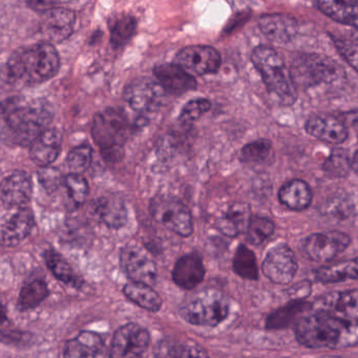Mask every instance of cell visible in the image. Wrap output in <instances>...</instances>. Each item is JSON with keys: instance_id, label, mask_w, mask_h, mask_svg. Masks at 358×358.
Returning a JSON list of instances; mask_svg holds the SVG:
<instances>
[{"instance_id": "6da1fadb", "label": "cell", "mask_w": 358, "mask_h": 358, "mask_svg": "<svg viewBox=\"0 0 358 358\" xmlns=\"http://www.w3.org/2000/svg\"><path fill=\"white\" fill-rule=\"evenodd\" d=\"M294 325L298 342L310 349H345L357 346V321L323 309H311Z\"/></svg>"}, {"instance_id": "7a4b0ae2", "label": "cell", "mask_w": 358, "mask_h": 358, "mask_svg": "<svg viewBox=\"0 0 358 358\" xmlns=\"http://www.w3.org/2000/svg\"><path fill=\"white\" fill-rule=\"evenodd\" d=\"M59 67L60 58L56 48L43 42L13 52L6 62V75L10 81L38 84L52 79Z\"/></svg>"}, {"instance_id": "3957f363", "label": "cell", "mask_w": 358, "mask_h": 358, "mask_svg": "<svg viewBox=\"0 0 358 358\" xmlns=\"http://www.w3.org/2000/svg\"><path fill=\"white\" fill-rule=\"evenodd\" d=\"M252 60L269 94L285 106L294 105L298 99V90L282 55L271 46L260 45L252 52Z\"/></svg>"}, {"instance_id": "277c9868", "label": "cell", "mask_w": 358, "mask_h": 358, "mask_svg": "<svg viewBox=\"0 0 358 358\" xmlns=\"http://www.w3.org/2000/svg\"><path fill=\"white\" fill-rule=\"evenodd\" d=\"M52 120V113L41 105L13 106L6 115L1 138L13 146L29 147L46 131Z\"/></svg>"}, {"instance_id": "5b68a950", "label": "cell", "mask_w": 358, "mask_h": 358, "mask_svg": "<svg viewBox=\"0 0 358 358\" xmlns=\"http://www.w3.org/2000/svg\"><path fill=\"white\" fill-rule=\"evenodd\" d=\"M130 131L128 117L119 109L101 111L92 120V138L107 162H117L121 159Z\"/></svg>"}, {"instance_id": "8992f818", "label": "cell", "mask_w": 358, "mask_h": 358, "mask_svg": "<svg viewBox=\"0 0 358 358\" xmlns=\"http://www.w3.org/2000/svg\"><path fill=\"white\" fill-rule=\"evenodd\" d=\"M230 313L228 299L216 289H206L181 304L179 313L187 323L202 327H216Z\"/></svg>"}, {"instance_id": "52a82bcc", "label": "cell", "mask_w": 358, "mask_h": 358, "mask_svg": "<svg viewBox=\"0 0 358 358\" xmlns=\"http://www.w3.org/2000/svg\"><path fill=\"white\" fill-rule=\"evenodd\" d=\"M289 73L296 90L333 83L344 75V71L336 61L319 54L296 57L290 66Z\"/></svg>"}, {"instance_id": "ba28073f", "label": "cell", "mask_w": 358, "mask_h": 358, "mask_svg": "<svg viewBox=\"0 0 358 358\" xmlns=\"http://www.w3.org/2000/svg\"><path fill=\"white\" fill-rule=\"evenodd\" d=\"M149 213L158 223L181 237H189L193 234L191 210L178 198L156 196L149 204Z\"/></svg>"}, {"instance_id": "9c48e42d", "label": "cell", "mask_w": 358, "mask_h": 358, "mask_svg": "<svg viewBox=\"0 0 358 358\" xmlns=\"http://www.w3.org/2000/svg\"><path fill=\"white\" fill-rule=\"evenodd\" d=\"M350 236L340 231L315 233L304 238L300 250L303 256L315 262H329L350 245Z\"/></svg>"}, {"instance_id": "30bf717a", "label": "cell", "mask_w": 358, "mask_h": 358, "mask_svg": "<svg viewBox=\"0 0 358 358\" xmlns=\"http://www.w3.org/2000/svg\"><path fill=\"white\" fill-rule=\"evenodd\" d=\"M164 96L165 90L151 78H137L124 90V100L132 110L141 115L159 110L163 105Z\"/></svg>"}, {"instance_id": "8fae6325", "label": "cell", "mask_w": 358, "mask_h": 358, "mask_svg": "<svg viewBox=\"0 0 358 358\" xmlns=\"http://www.w3.org/2000/svg\"><path fill=\"white\" fill-rule=\"evenodd\" d=\"M151 343V334L142 326L130 323L113 334L109 358H143Z\"/></svg>"}, {"instance_id": "7c38bea8", "label": "cell", "mask_w": 358, "mask_h": 358, "mask_svg": "<svg viewBox=\"0 0 358 358\" xmlns=\"http://www.w3.org/2000/svg\"><path fill=\"white\" fill-rule=\"evenodd\" d=\"M120 264L122 271L132 282L149 286L155 285L157 282V265L142 246L136 244L126 245L120 255Z\"/></svg>"}, {"instance_id": "4fadbf2b", "label": "cell", "mask_w": 358, "mask_h": 358, "mask_svg": "<svg viewBox=\"0 0 358 358\" xmlns=\"http://www.w3.org/2000/svg\"><path fill=\"white\" fill-rule=\"evenodd\" d=\"M296 254L287 244L271 248L262 264L263 273L273 283L286 285L291 283L298 273Z\"/></svg>"}, {"instance_id": "5bb4252c", "label": "cell", "mask_w": 358, "mask_h": 358, "mask_svg": "<svg viewBox=\"0 0 358 358\" xmlns=\"http://www.w3.org/2000/svg\"><path fill=\"white\" fill-rule=\"evenodd\" d=\"M220 54L212 46L191 45L183 48L176 57V64L195 75L216 73L221 66Z\"/></svg>"}, {"instance_id": "9a60e30c", "label": "cell", "mask_w": 358, "mask_h": 358, "mask_svg": "<svg viewBox=\"0 0 358 358\" xmlns=\"http://www.w3.org/2000/svg\"><path fill=\"white\" fill-rule=\"evenodd\" d=\"M75 13L69 8H54L43 13L40 33L48 43H60L71 35L75 27Z\"/></svg>"}, {"instance_id": "2e32d148", "label": "cell", "mask_w": 358, "mask_h": 358, "mask_svg": "<svg viewBox=\"0 0 358 358\" xmlns=\"http://www.w3.org/2000/svg\"><path fill=\"white\" fill-rule=\"evenodd\" d=\"M156 81L168 94L180 96L197 90V80L183 67L172 63L160 64L153 69Z\"/></svg>"}, {"instance_id": "e0dca14e", "label": "cell", "mask_w": 358, "mask_h": 358, "mask_svg": "<svg viewBox=\"0 0 358 358\" xmlns=\"http://www.w3.org/2000/svg\"><path fill=\"white\" fill-rule=\"evenodd\" d=\"M307 134L317 140L332 145H340L348 140L347 126L331 115H312L305 124Z\"/></svg>"}, {"instance_id": "ac0fdd59", "label": "cell", "mask_w": 358, "mask_h": 358, "mask_svg": "<svg viewBox=\"0 0 358 358\" xmlns=\"http://www.w3.org/2000/svg\"><path fill=\"white\" fill-rule=\"evenodd\" d=\"M172 277L176 285L182 289H195L205 277V267L201 256L191 252L181 257L174 264Z\"/></svg>"}, {"instance_id": "d6986e66", "label": "cell", "mask_w": 358, "mask_h": 358, "mask_svg": "<svg viewBox=\"0 0 358 358\" xmlns=\"http://www.w3.org/2000/svg\"><path fill=\"white\" fill-rule=\"evenodd\" d=\"M33 185L31 176L23 171H15L0 185V196L8 206H22L31 199Z\"/></svg>"}, {"instance_id": "ffe728a7", "label": "cell", "mask_w": 358, "mask_h": 358, "mask_svg": "<svg viewBox=\"0 0 358 358\" xmlns=\"http://www.w3.org/2000/svg\"><path fill=\"white\" fill-rule=\"evenodd\" d=\"M313 309H323L345 319L357 321L358 294L357 290L349 292H331L326 294L313 303Z\"/></svg>"}, {"instance_id": "44dd1931", "label": "cell", "mask_w": 358, "mask_h": 358, "mask_svg": "<svg viewBox=\"0 0 358 358\" xmlns=\"http://www.w3.org/2000/svg\"><path fill=\"white\" fill-rule=\"evenodd\" d=\"M259 27L271 41L287 43L298 34V21L288 15H263L259 20Z\"/></svg>"}, {"instance_id": "7402d4cb", "label": "cell", "mask_w": 358, "mask_h": 358, "mask_svg": "<svg viewBox=\"0 0 358 358\" xmlns=\"http://www.w3.org/2000/svg\"><path fill=\"white\" fill-rule=\"evenodd\" d=\"M34 227L33 212L29 208H21L2 227L0 241L8 248L19 245L32 233Z\"/></svg>"}, {"instance_id": "603a6c76", "label": "cell", "mask_w": 358, "mask_h": 358, "mask_svg": "<svg viewBox=\"0 0 358 358\" xmlns=\"http://www.w3.org/2000/svg\"><path fill=\"white\" fill-rule=\"evenodd\" d=\"M92 214L95 219L111 229H120L128 222L125 204L113 196L100 197L92 202Z\"/></svg>"}, {"instance_id": "cb8c5ba5", "label": "cell", "mask_w": 358, "mask_h": 358, "mask_svg": "<svg viewBox=\"0 0 358 358\" xmlns=\"http://www.w3.org/2000/svg\"><path fill=\"white\" fill-rule=\"evenodd\" d=\"M61 151V136L56 129L42 132L29 146V157L34 164L41 167L52 165Z\"/></svg>"}, {"instance_id": "d4e9b609", "label": "cell", "mask_w": 358, "mask_h": 358, "mask_svg": "<svg viewBox=\"0 0 358 358\" xmlns=\"http://www.w3.org/2000/svg\"><path fill=\"white\" fill-rule=\"evenodd\" d=\"M252 218V208L245 202H235L219 217L216 227L229 238H235L245 233Z\"/></svg>"}, {"instance_id": "484cf974", "label": "cell", "mask_w": 358, "mask_h": 358, "mask_svg": "<svg viewBox=\"0 0 358 358\" xmlns=\"http://www.w3.org/2000/svg\"><path fill=\"white\" fill-rule=\"evenodd\" d=\"M104 342L98 334L81 331L65 345L64 358H97L102 355Z\"/></svg>"}, {"instance_id": "4316f807", "label": "cell", "mask_w": 358, "mask_h": 358, "mask_svg": "<svg viewBox=\"0 0 358 358\" xmlns=\"http://www.w3.org/2000/svg\"><path fill=\"white\" fill-rule=\"evenodd\" d=\"M312 309V303L307 302L305 300H294L287 303L283 307H280L277 310L273 311L267 317L266 329L268 330H282L290 327L292 324L296 322L305 315V313L311 311Z\"/></svg>"}, {"instance_id": "83f0119b", "label": "cell", "mask_w": 358, "mask_h": 358, "mask_svg": "<svg viewBox=\"0 0 358 358\" xmlns=\"http://www.w3.org/2000/svg\"><path fill=\"white\" fill-rule=\"evenodd\" d=\"M279 199L282 204L290 210H304L310 206L313 199L311 187L302 179H294L282 187L279 192Z\"/></svg>"}, {"instance_id": "f1b7e54d", "label": "cell", "mask_w": 358, "mask_h": 358, "mask_svg": "<svg viewBox=\"0 0 358 358\" xmlns=\"http://www.w3.org/2000/svg\"><path fill=\"white\" fill-rule=\"evenodd\" d=\"M155 358H209L207 351L195 343H181L172 338L160 341L153 349Z\"/></svg>"}, {"instance_id": "f546056e", "label": "cell", "mask_w": 358, "mask_h": 358, "mask_svg": "<svg viewBox=\"0 0 358 358\" xmlns=\"http://www.w3.org/2000/svg\"><path fill=\"white\" fill-rule=\"evenodd\" d=\"M319 10L343 24L357 27V8L351 0H317Z\"/></svg>"}, {"instance_id": "4dcf8cb0", "label": "cell", "mask_w": 358, "mask_h": 358, "mask_svg": "<svg viewBox=\"0 0 358 358\" xmlns=\"http://www.w3.org/2000/svg\"><path fill=\"white\" fill-rule=\"evenodd\" d=\"M123 294L128 300L145 310L157 313L161 309V296L151 286L146 284L130 282L124 286Z\"/></svg>"}, {"instance_id": "1f68e13d", "label": "cell", "mask_w": 358, "mask_h": 358, "mask_svg": "<svg viewBox=\"0 0 358 358\" xmlns=\"http://www.w3.org/2000/svg\"><path fill=\"white\" fill-rule=\"evenodd\" d=\"M317 281L324 284L340 283L347 280H357V259L344 261L338 264L319 267L313 271Z\"/></svg>"}, {"instance_id": "d6a6232c", "label": "cell", "mask_w": 358, "mask_h": 358, "mask_svg": "<svg viewBox=\"0 0 358 358\" xmlns=\"http://www.w3.org/2000/svg\"><path fill=\"white\" fill-rule=\"evenodd\" d=\"M44 260L55 278L64 283L65 285L74 288H80L83 285V281L76 275L69 262L56 250H46L44 252Z\"/></svg>"}, {"instance_id": "836d02e7", "label": "cell", "mask_w": 358, "mask_h": 358, "mask_svg": "<svg viewBox=\"0 0 358 358\" xmlns=\"http://www.w3.org/2000/svg\"><path fill=\"white\" fill-rule=\"evenodd\" d=\"M240 159L252 167L268 165L275 159L273 143L266 138L254 141L243 147Z\"/></svg>"}, {"instance_id": "e575fe53", "label": "cell", "mask_w": 358, "mask_h": 358, "mask_svg": "<svg viewBox=\"0 0 358 358\" xmlns=\"http://www.w3.org/2000/svg\"><path fill=\"white\" fill-rule=\"evenodd\" d=\"M50 294L48 285L42 280H34L25 284L18 296V307L20 311L32 310L39 306Z\"/></svg>"}, {"instance_id": "d590c367", "label": "cell", "mask_w": 358, "mask_h": 358, "mask_svg": "<svg viewBox=\"0 0 358 358\" xmlns=\"http://www.w3.org/2000/svg\"><path fill=\"white\" fill-rule=\"evenodd\" d=\"M111 43L113 48H123L134 37L137 31V20L130 15L117 17L109 24Z\"/></svg>"}, {"instance_id": "8d00e7d4", "label": "cell", "mask_w": 358, "mask_h": 358, "mask_svg": "<svg viewBox=\"0 0 358 358\" xmlns=\"http://www.w3.org/2000/svg\"><path fill=\"white\" fill-rule=\"evenodd\" d=\"M233 271L239 277L250 281L259 279L258 261L256 255L247 246L241 244L235 252L233 262Z\"/></svg>"}, {"instance_id": "74e56055", "label": "cell", "mask_w": 358, "mask_h": 358, "mask_svg": "<svg viewBox=\"0 0 358 358\" xmlns=\"http://www.w3.org/2000/svg\"><path fill=\"white\" fill-rule=\"evenodd\" d=\"M324 172L330 178H346L352 169V157L347 149L336 148L332 150L325 163Z\"/></svg>"}, {"instance_id": "f35d334b", "label": "cell", "mask_w": 358, "mask_h": 358, "mask_svg": "<svg viewBox=\"0 0 358 358\" xmlns=\"http://www.w3.org/2000/svg\"><path fill=\"white\" fill-rule=\"evenodd\" d=\"M275 223L271 219L264 216H252L246 229L247 241L252 245H261L275 233Z\"/></svg>"}, {"instance_id": "ab89813d", "label": "cell", "mask_w": 358, "mask_h": 358, "mask_svg": "<svg viewBox=\"0 0 358 358\" xmlns=\"http://www.w3.org/2000/svg\"><path fill=\"white\" fill-rule=\"evenodd\" d=\"M92 159V149L90 145L76 147L67 155V165L71 174H82L88 171Z\"/></svg>"}, {"instance_id": "60d3db41", "label": "cell", "mask_w": 358, "mask_h": 358, "mask_svg": "<svg viewBox=\"0 0 358 358\" xmlns=\"http://www.w3.org/2000/svg\"><path fill=\"white\" fill-rule=\"evenodd\" d=\"M67 195L74 206H80L85 202L90 192L88 181L80 174H69L64 179Z\"/></svg>"}, {"instance_id": "b9f144b4", "label": "cell", "mask_w": 358, "mask_h": 358, "mask_svg": "<svg viewBox=\"0 0 358 358\" xmlns=\"http://www.w3.org/2000/svg\"><path fill=\"white\" fill-rule=\"evenodd\" d=\"M212 109V103L207 99H195L189 101L181 110L179 121L183 124H191L201 119Z\"/></svg>"}, {"instance_id": "7bdbcfd3", "label": "cell", "mask_w": 358, "mask_h": 358, "mask_svg": "<svg viewBox=\"0 0 358 358\" xmlns=\"http://www.w3.org/2000/svg\"><path fill=\"white\" fill-rule=\"evenodd\" d=\"M324 210L326 214H330L340 219H347L355 215L357 208H355V201L351 200L350 196L340 195L338 197L332 198L326 206V210Z\"/></svg>"}, {"instance_id": "ee69618b", "label": "cell", "mask_w": 358, "mask_h": 358, "mask_svg": "<svg viewBox=\"0 0 358 358\" xmlns=\"http://www.w3.org/2000/svg\"><path fill=\"white\" fill-rule=\"evenodd\" d=\"M38 179H39L40 185L46 191L54 192L60 185L62 176H61L60 171H58V169L48 166V167H41V169L39 170V172H38Z\"/></svg>"}, {"instance_id": "f6af8a7d", "label": "cell", "mask_w": 358, "mask_h": 358, "mask_svg": "<svg viewBox=\"0 0 358 358\" xmlns=\"http://www.w3.org/2000/svg\"><path fill=\"white\" fill-rule=\"evenodd\" d=\"M336 45L345 60L357 71V43L355 40L336 39Z\"/></svg>"}, {"instance_id": "bcb514c9", "label": "cell", "mask_w": 358, "mask_h": 358, "mask_svg": "<svg viewBox=\"0 0 358 358\" xmlns=\"http://www.w3.org/2000/svg\"><path fill=\"white\" fill-rule=\"evenodd\" d=\"M31 338V334H27V332L13 331V330L2 331L0 330V342L4 344H25Z\"/></svg>"}, {"instance_id": "7dc6e473", "label": "cell", "mask_w": 358, "mask_h": 358, "mask_svg": "<svg viewBox=\"0 0 358 358\" xmlns=\"http://www.w3.org/2000/svg\"><path fill=\"white\" fill-rule=\"evenodd\" d=\"M58 2L59 0H27V3L29 4V8L42 13L56 8Z\"/></svg>"}, {"instance_id": "c3c4849f", "label": "cell", "mask_w": 358, "mask_h": 358, "mask_svg": "<svg viewBox=\"0 0 358 358\" xmlns=\"http://www.w3.org/2000/svg\"><path fill=\"white\" fill-rule=\"evenodd\" d=\"M6 321H8V317H6V307L0 303V326L4 325Z\"/></svg>"}, {"instance_id": "681fc988", "label": "cell", "mask_w": 358, "mask_h": 358, "mask_svg": "<svg viewBox=\"0 0 358 358\" xmlns=\"http://www.w3.org/2000/svg\"><path fill=\"white\" fill-rule=\"evenodd\" d=\"M324 358H342V357H324Z\"/></svg>"}]
</instances>
